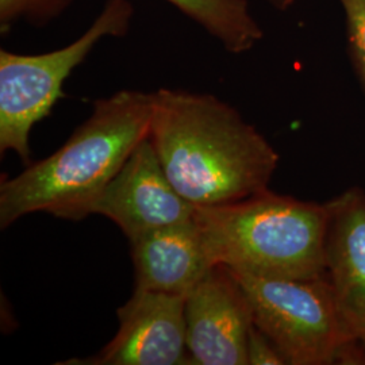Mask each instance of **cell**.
I'll use <instances>...</instances> for the list:
<instances>
[{"label":"cell","instance_id":"6da1fadb","mask_svg":"<svg viewBox=\"0 0 365 365\" xmlns=\"http://www.w3.org/2000/svg\"><path fill=\"white\" fill-rule=\"evenodd\" d=\"M149 140L173 187L194 206L262 192L279 164L260 131L211 93L153 92Z\"/></svg>","mask_w":365,"mask_h":365},{"label":"cell","instance_id":"7a4b0ae2","mask_svg":"<svg viewBox=\"0 0 365 365\" xmlns=\"http://www.w3.org/2000/svg\"><path fill=\"white\" fill-rule=\"evenodd\" d=\"M153 92L122 90L96 99L92 113L57 152L0 184V227L27 214L66 221L93 214L98 199L131 152L149 137Z\"/></svg>","mask_w":365,"mask_h":365},{"label":"cell","instance_id":"3957f363","mask_svg":"<svg viewBox=\"0 0 365 365\" xmlns=\"http://www.w3.org/2000/svg\"><path fill=\"white\" fill-rule=\"evenodd\" d=\"M212 265L267 279L327 277V203L269 190L214 206H196Z\"/></svg>","mask_w":365,"mask_h":365},{"label":"cell","instance_id":"277c9868","mask_svg":"<svg viewBox=\"0 0 365 365\" xmlns=\"http://www.w3.org/2000/svg\"><path fill=\"white\" fill-rule=\"evenodd\" d=\"M135 14L130 0H106L91 26L61 49L41 54L0 51V152L13 150L29 165L33 126L51 115L64 96L63 84L107 37L129 33Z\"/></svg>","mask_w":365,"mask_h":365},{"label":"cell","instance_id":"5b68a950","mask_svg":"<svg viewBox=\"0 0 365 365\" xmlns=\"http://www.w3.org/2000/svg\"><path fill=\"white\" fill-rule=\"evenodd\" d=\"M232 272L248 297L255 327L287 364L330 365L348 359L357 339L327 277L291 280Z\"/></svg>","mask_w":365,"mask_h":365},{"label":"cell","instance_id":"8992f818","mask_svg":"<svg viewBox=\"0 0 365 365\" xmlns=\"http://www.w3.org/2000/svg\"><path fill=\"white\" fill-rule=\"evenodd\" d=\"M253 325L247 294L222 264L212 265L185 297L187 348L194 364L248 365Z\"/></svg>","mask_w":365,"mask_h":365},{"label":"cell","instance_id":"52a82bcc","mask_svg":"<svg viewBox=\"0 0 365 365\" xmlns=\"http://www.w3.org/2000/svg\"><path fill=\"white\" fill-rule=\"evenodd\" d=\"M117 314L118 333L101 352L61 364H194L187 348L185 297L134 289Z\"/></svg>","mask_w":365,"mask_h":365},{"label":"cell","instance_id":"ba28073f","mask_svg":"<svg viewBox=\"0 0 365 365\" xmlns=\"http://www.w3.org/2000/svg\"><path fill=\"white\" fill-rule=\"evenodd\" d=\"M195 209L170 182L148 137L108 182L93 214L117 223L133 242L157 229L192 220Z\"/></svg>","mask_w":365,"mask_h":365},{"label":"cell","instance_id":"9c48e42d","mask_svg":"<svg viewBox=\"0 0 365 365\" xmlns=\"http://www.w3.org/2000/svg\"><path fill=\"white\" fill-rule=\"evenodd\" d=\"M327 279L353 337L365 339V192L351 187L327 203Z\"/></svg>","mask_w":365,"mask_h":365},{"label":"cell","instance_id":"30bf717a","mask_svg":"<svg viewBox=\"0 0 365 365\" xmlns=\"http://www.w3.org/2000/svg\"><path fill=\"white\" fill-rule=\"evenodd\" d=\"M130 245L134 289L187 297L212 267L195 217L153 230Z\"/></svg>","mask_w":365,"mask_h":365},{"label":"cell","instance_id":"8fae6325","mask_svg":"<svg viewBox=\"0 0 365 365\" xmlns=\"http://www.w3.org/2000/svg\"><path fill=\"white\" fill-rule=\"evenodd\" d=\"M217 39L227 52H248L264 37L248 0H165Z\"/></svg>","mask_w":365,"mask_h":365},{"label":"cell","instance_id":"7c38bea8","mask_svg":"<svg viewBox=\"0 0 365 365\" xmlns=\"http://www.w3.org/2000/svg\"><path fill=\"white\" fill-rule=\"evenodd\" d=\"M73 0H0V31L7 34L15 24L26 21L43 26L58 18Z\"/></svg>","mask_w":365,"mask_h":365},{"label":"cell","instance_id":"4fadbf2b","mask_svg":"<svg viewBox=\"0 0 365 365\" xmlns=\"http://www.w3.org/2000/svg\"><path fill=\"white\" fill-rule=\"evenodd\" d=\"M346 24L353 61L365 91V0H339Z\"/></svg>","mask_w":365,"mask_h":365},{"label":"cell","instance_id":"5bb4252c","mask_svg":"<svg viewBox=\"0 0 365 365\" xmlns=\"http://www.w3.org/2000/svg\"><path fill=\"white\" fill-rule=\"evenodd\" d=\"M248 361L252 365L287 364L274 342L255 325L249 333Z\"/></svg>","mask_w":365,"mask_h":365},{"label":"cell","instance_id":"9a60e30c","mask_svg":"<svg viewBox=\"0 0 365 365\" xmlns=\"http://www.w3.org/2000/svg\"><path fill=\"white\" fill-rule=\"evenodd\" d=\"M267 1H269L274 9L280 11H286L297 0H267Z\"/></svg>","mask_w":365,"mask_h":365},{"label":"cell","instance_id":"2e32d148","mask_svg":"<svg viewBox=\"0 0 365 365\" xmlns=\"http://www.w3.org/2000/svg\"><path fill=\"white\" fill-rule=\"evenodd\" d=\"M360 342H361V344H363V348H364V352H365V339H361V341H360Z\"/></svg>","mask_w":365,"mask_h":365}]
</instances>
